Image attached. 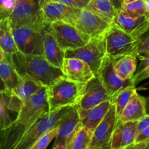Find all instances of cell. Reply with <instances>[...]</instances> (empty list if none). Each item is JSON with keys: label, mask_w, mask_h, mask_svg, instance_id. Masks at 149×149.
I'll return each mask as SVG.
<instances>
[{"label": "cell", "mask_w": 149, "mask_h": 149, "mask_svg": "<svg viewBox=\"0 0 149 149\" xmlns=\"http://www.w3.org/2000/svg\"><path fill=\"white\" fill-rule=\"evenodd\" d=\"M48 112L47 89L44 86L23 103L16 119L0 131V149H13L23 136Z\"/></svg>", "instance_id": "obj_1"}, {"label": "cell", "mask_w": 149, "mask_h": 149, "mask_svg": "<svg viewBox=\"0 0 149 149\" xmlns=\"http://www.w3.org/2000/svg\"><path fill=\"white\" fill-rule=\"evenodd\" d=\"M10 63L20 76L29 77L45 87L64 76L61 69L50 64L43 56L27 55L18 51L12 57Z\"/></svg>", "instance_id": "obj_2"}, {"label": "cell", "mask_w": 149, "mask_h": 149, "mask_svg": "<svg viewBox=\"0 0 149 149\" xmlns=\"http://www.w3.org/2000/svg\"><path fill=\"white\" fill-rule=\"evenodd\" d=\"M85 85L64 76L58 78L46 87L48 111L52 112L67 106L77 105L82 98Z\"/></svg>", "instance_id": "obj_3"}, {"label": "cell", "mask_w": 149, "mask_h": 149, "mask_svg": "<svg viewBox=\"0 0 149 149\" xmlns=\"http://www.w3.org/2000/svg\"><path fill=\"white\" fill-rule=\"evenodd\" d=\"M42 0H18L9 17L12 28L28 26L45 30L48 26L41 12Z\"/></svg>", "instance_id": "obj_4"}, {"label": "cell", "mask_w": 149, "mask_h": 149, "mask_svg": "<svg viewBox=\"0 0 149 149\" xmlns=\"http://www.w3.org/2000/svg\"><path fill=\"white\" fill-rule=\"evenodd\" d=\"M140 38H135L115 25H113L104 37L107 56L115 60L125 56L138 57L137 50Z\"/></svg>", "instance_id": "obj_5"}, {"label": "cell", "mask_w": 149, "mask_h": 149, "mask_svg": "<svg viewBox=\"0 0 149 149\" xmlns=\"http://www.w3.org/2000/svg\"><path fill=\"white\" fill-rule=\"evenodd\" d=\"M73 106H67L44 114L23 136L13 149H31L44 134L56 127Z\"/></svg>", "instance_id": "obj_6"}, {"label": "cell", "mask_w": 149, "mask_h": 149, "mask_svg": "<svg viewBox=\"0 0 149 149\" xmlns=\"http://www.w3.org/2000/svg\"><path fill=\"white\" fill-rule=\"evenodd\" d=\"M65 57L77 58L88 64L95 75L98 74L107 57L104 39L91 38L84 46L65 51Z\"/></svg>", "instance_id": "obj_7"}, {"label": "cell", "mask_w": 149, "mask_h": 149, "mask_svg": "<svg viewBox=\"0 0 149 149\" xmlns=\"http://www.w3.org/2000/svg\"><path fill=\"white\" fill-rule=\"evenodd\" d=\"M45 30L28 26L12 28L18 51L27 55L42 56Z\"/></svg>", "instance_id": "obj_8"}, {"label": "cell", "mask_w": 149, "mask_h": 149, "mask_svg": "<svg viewBox=\"0 0 149 149\" xmlns=\"http://www.w3.org/2000/svg\"><path fill=\"white\" fill-rule=\"evenodd\" d=\"M48 28L53 33L58 45L64 51L84 46L91 39L88 34L67 23H52L48 26Z\"/></svg>", "instance_id": "obj_9"}, {"label": "cell", "mask_w": 149, "mask_h": 149, "mask_svg": "<svg viewBox=\"0 0 149 149\" xmlns=\"http://www.w3.org/2000/svg\"><path fill=\"white\" fill-rule=\"evenodd\" d=\"M112 26L100 16L84 8L79 10L74 26L88 34L91 38L104 39Z\"/></svg>", "instance_id": "obj_10"}, {"label": "cell", "mask_w": 149, "mask_h": 149, "mask_svg": "<svg viewBox=\"0 0 149 149\" xmlns=\"http://www.w3.org/2000/svg\"><path fill=\"white\" fill-rule=\"evenodd\" d=\"M118 120L116 113V107L113 103L104 118L93 132L92 139L88 149H95L98 148L109 149V143Z\"/></svg>", "instance_id": "obj_11"}, {"label": "cell", "mask_w": 149, "mask_h": 149, "mask_svg": "<svg viewBox=\"0 0 149 149\" xmlns=\"http://www.w3.org/2000/svg\"><path fill=\"white\" fill-rule=\"evenodd\" d=\"M79 9L70 8L58 2L41 3V12L44 21L48 26L52 23L64 22L74 26Z\"/></svg>", "instance_id": "obj_12"}, {"label": "cell", "mask_w": 149, "mask_h": 149, "mask_svg": "<svg viewBox=\"0 0 149 149\" xmlns=\"http://www.w3.org/2000/svg\"><path fill=\"white\" fill-rule=\"evenodd\" d=\"M23 103L10 90L0 91V131L16 119Z\"/></svg>", "instance_id": "obj_13"}, {"label": "cell", "mask_w": 149, "mask_h": 149, "mask_svg": "<svg viewBox=\"0 0 149 149\" xmlns=\"http://www.w3.org/2000/svg\"><path fill=\"white\" fill-rule=\"evenodd\" d=\"M108 100L113 99L104 88L99 77L95 76L86 84L84 94L78 106L83 110H87Z\"/></svg>", "instance_id": "obj_14"}, {"label": "cell", "mask_w": 149, "mask_h": 149, "mask_svg": "<svg viewBox=\"0 0 149 149\" xmlns=\"http://www.w3.org/2000/svg\"><path fill=\"white\" fill-rule=\"evenodd\" d=\"M113 62V60L107 56L101 70L96 75L99 77L104 88L111 96L112 99L113 98L116 94H118L124 88L130 86H134L131 79L124 81L117 75L114 70Z\"/></svg>", "instance_id": "obj_15"}, {"label": "cell", "mask_w": 149, "mask_h": 149, "mask_svg": "<svg viewBox=\"0 0 149 149\" xmlns=\"http://www.w3.org/2000/svg\"><path fill=\"white\" fill-rule=\"evenodd\" d=\"M137 121L117 122L112 134L109 149H126L134 144L137 137Z\"/></svg>", "instance_id": "obj_16"}, {"label": "cell", "mask_w": 149, "mask_h": 149, "mask_svg": "<svg viewBox=\"0 0 149 149\" xmlns=\"http://www.w3.org/2000/svg\"><path fill=\"white\" fill-rule=\"evenodd\" d=\"M61 70L64 77L81 84H86L96 76L88 64L77 58L65 57Z\"/></svg>", "instance_id": "obj_17"}, {"label": "cell", "mask_w": 149, "mask_h": 149, "mask_svg": "<svg viewBox=\"0 0 149 149\" xmlns=\"http://www.w3.org/2000/svg\"><path fill=\"white\" fill-rule=\"evenodd\" d=\"M113 25L116 26L132 37L140 39L149 28V13L132 18L118 10Z\"/></svg>", "instance_id": "obj_18"}, {"label": "cell", "mask_w": 149, "mask_h": 149, "mask_svg": "<svg viewBox=\"0 0 149 149\" xmlns=\"http://www.w3.org/2000/svg\"><path fill=\"white\" fill-rule=\"evenodd\" d=\"M112 104L113 100H108L87 110H83L78 107V113L82 125L91 132H94L96 127L104 118Z\"/></svg>", "instance_id": "obj_19"}, {"label": "cell", "mask_w": 149, "mask_h": 149, "mask_svg": "<svg viewBox=\"0 0 149 149\" xmlns=\"http://www.w3.org/2000/svg\"><path fill=\"white\" fill-rule=\"evenodd\" d=\"M42 56L53 66L61 69L65 58V51L58 45L48 26L44 31Z\"/></svg>", "instance_id": "obj_20"}, {"label": "cell", "mask_w": 149, "mask_h": 149, "mask_svg": "<svg viewBox=\"0 0 149 149\" xmlns=\"http://www.w3.org/2000/svg\"><path fill=\"white\" fill-rule=\"evenodd\" d=\"M81 123L78 104L74 105L65 114L58 125V133L55 143L66 144L70 136L73 134Z\"/></svg>", "instance_id": "obj_21"}, {"label": "cell", "mask_w": 149, "mask_h": 149, "mask_svg": "<svg viewBox=\"0 0 149 149\" xmlns=\"http://www.w3.org/2000/svg\"><path fill=\"white\" fill-rule=\"evenodd\" d=\"M145 116H146L145 97L136 92L120 115L118 121H137Z\"/></svg>", "instance_id": "obj_22"}, {"label": "cell", "mask_w": 149, "mask_h": 149, "mask_svg": "<svg viewBox=\"0 0 149 149\" xmlns=\"http://www.w3.org/2000/svg\"><path fill=\"white\" fill-rule=\"evenodd\" d=\"M0 47L3 51L5 58L9 62L12 57L18 52L9 18L0 21Z\"/></svg>", "instance_id": "obj_23"}, {"label": "cell", "mask_w": 149, "mask_h": 149, "mask_svg": "<svg viewBox=\"0 0 149 149\" xmlns=\"http://www.w3.org/2000/svg\"><path fill=\"white\" fill-rule=\"evenodd\" d=\"M86 9L96 14L112 25L118 10L112 2V0H91Z\"/></svg>", "instance_id": "obj_24"}, {"label": "cell", "mask_w": 149, "mask_h": 149, "mask_svg": "<svg viewBox=\"0 0 149 149\" xmlns=\"http://www.w3.org/2000/svg\"><path fill=\"white\" fill-rule=\"evenodd\" d=\"M92 134L93 132L80 123L66 143V149H88Z\"/></svg>", "instance_id": "obj_25"}, {"label": "cell", "mask_w": 149, "mask_h": 149, "mask_svg": "<svg viewBox=\"0 0 149 149\" xmlns=\"http://www.w3.org/2000/svg\"><path fill=\"white\" fill-rule=\"evenodd\" d=\"M137 58L134 56H125L113 60L114 70L121 79L127 81L132 78L137 70Z\"/></svg>", "instance_id": "obj_26"}, {"label": "cell", "mask_w": 149, "mask_h": 149, "mask_svg": "<svg viewBox=\"0 0 149 149\" xmlns=\"http://www.w3.org/2000/svg\"><path fill=\"white\" fill-rule=\"evenodd\" d=\"M42 87L43 86L29 77H21L19 84L11 91L22 102H24L37 94Z\"/></svg>", "instance_id": "obj_27"}, {"label": "cell", "mask_w": 149, "mask_h": 149, "mask_svg": "<svg viewBox=\"0 0 149 149\" xmlns=\"http://www.w3.org/2000/svg\"><path fill=\"white\" fill-rule=\"evenodd\" d=\"M0 77L6 88L10 91L15 88L21 81L18 72L5 58L0 61Z\"/></svg>", "instance_id": "obj_28"}, {"label": "cell", "mask_w": 149, "mask_h": 149, "mask_svg": "<svg viewBox=\"0 0 149 149\" xmlns=\"http://www.w3.org/2000/svg\"><path fill=\"white\" fill-rule=\"evenodd\" d=\"M136 92L137 90L135 86L132 85L124 88L114 96L113 98V103L116 107V113L118 119L124 109Z\"/></svg>", "instance_id": "obj_29"}, {"label": "cell", "mask_w": 149, "mask_h": 149, "mask_svg": "<svg viewBox=\"0 0 149 149\" xmlns=\"http://www.w3.org/2000/svg\"><path fill=\"white\" fill-rule=\"evenodd\" d=\"M118 10L132 18L143 16L149 13L146 10L145 0H136L131 3L122 5L119 7Z\"/></svg>", "instance_id": "obj_30"}, {"label": "cell", "mask_w": 149, "mask_h": 149, "mask_svg": "<svg viewBox=\"0 0 149 149\" xmlns=\"http://www.w3.org/2000/svg\"><path fill=\"white\" fill-rule=\"evenodd\" d=\"M140 62L136 70L134 76L132 78L134 86L149 78V53L144 55L138 56Z\"/></svg>", "instance_id": "obj_31"}, {"label": "cell", "mask_w": 149, "mask_h": 149, "mask_svg": "<svg viewBox=\"0 0 149 149\" xmlns=\"http://www.w3.org/2000/svg\"><path fill=\"white\" fill-rule=\"evenodd\" d=\"M58 125L44 134L31 149H46L50 143L56 137L58 133Z\"/></svg>", "instance_id": "obj_32"}, {"label": "cell", "mask_w": 149, "mask_h": 149, "mask_svg": "<svg viewBox=\"0 0 149 149\" xmlns=\"http://www.w3.org/2000/svg\"><path fill=\"white\" fill-rule=\"evenodd\" d=\"M90 1L91 0H42V2H58L70 8L81 10L86 8Z\"/></svg>", "instance_id": "obj_33"}, {"label": "cell", "mask_w": 149, "mask_h": 149, "mask_svg": "<svg viewBox=\"0 0 149 149\" xmlns=\"http://www.w3.org/2000/svg\"><path fill=\"white\" fill-rule=\"evenodd\" d=\"M18 0H0V21L9 18Z\"/></svg>", "instance_id": "obj_34"}, {"label": "cell", "mask_w": 149, "mask_h": 149, "mask_svg": "<svg viewBox=\"0 0 149 149\" xmlns=\"http://www.w3.org/2000/svg\"><path fill=\"white\" fill-rule=\"evenodd\" d=\"M149 53V28L148 31L140 37L138 45L137 54L138 56L144 55Z\"/></svg>", "instance_id": "obj_35"}, {"label": "cell", "mask_w": 149, "mask_h": 149, "mask_svg": "<svg viewBox=\"0 0 149 149\" xmlns=\"http://www.w3.org/2000/svg\"><path fill=\"white\" fill-rule=\"evenodd\" d=\"M149 126V116L146 115L144 117L137 121V135L140 134L143 130Z\"/></svg>", "instance_id": "obj_36"}, {"label": "cell", "mask_w": 149, "mask_h": 149, "mask_svg": "<svg viewBox=\"0 0 149 149\" xmlns=\"http://www.w3.org/2000/svg\"><path fill=\"white\" fill-rule=\"evenodd\" d=\"M148 140H149V126L146 127L145 130H143L140 134H137L135 141H134V144L143 143Z\"/></svg>", "instance_id": "obj_37"}, {"label": "cell", "mask_w": 149, "mask_h": 149, "mask_svg": "<svg viewBox=\"0 0 149 149\" xmlns=\"http://www.w3.org/2000/svg\"><path fill=\"white\" fill-rule=\"evenodd\" d=\"M132 149H149V140L143 143L134 144L132 146Z\"/></svg>", "instance_id": "obj_38"}, {"label": "cell", "mask_w": 149, "mask_h": 149, "mask_svg": "<svg viewBox=\"0 0 149 149\" xmlns=\"http://www.w3.org/2000/svg\"><path fill=\"white\" fill-rule=\"evenodd\" d=\"M52 149H66V144L54 143Z\"/></svg>", "instance_id": "obj_39"}, {"label": "cell", "mask_w": 149, "mask_h": 149, "mask_svg": "<svg viewBox=\"0 0 149 149\" xmlns=\"http://www.w3.org/2000/svg\"><path fill=\"white\" fill-rule=\"evenodd\" d=\"M145 102H146V115L149 116V97H145Z\"/></svg>", "instance_id": "obj_40"}, {"label": "cell", "mask_w": 149, "mask_h": 149, "mask_svg": "<svg viewBox=\"0 0 149 149\" xmlns=\"http://www.w3.org/2000/svg\"><path fill=\"white\" fill-rule=\"evenodd\" d=\"M5 89H8V88H6L5 83L3 82V81H2L1 77H0V91H1V90H5Z\"/></svg>", "instance_id": "obj_41"}, {"label": "cell", "mask_w": 149, "mask_h": 149, "mask_svg": "<svg viewBox=\"0 0 149 149\" xmlns=\"http://www.w3.org/2000/svg\"><path fill=\"white\" fill-rule=\"evenodd\" d=\"M134 1H136V0H122V2H121V5H127V4L131 3V2H134Z\"/></svg>", "instance_id": "obj_42"}, {"label": "cell", "mask_w": 149, "mask_h": 149, "mask_svg": "<svg viewBox=\"0 0 149 149\" xmlns=\"http://www.w3.org/2000/svg\"><path fill=\"white\" fill-rule=\"evenodd\" d=\"M4 58H5V55H4V53L3 51H2V48L0 47V61H2V60H3Z\"/></svg>", "instance_id": "obj_43"}, {"label": "cell", "mask_w": 149, "mask_h": 149, "mask_svg": "<svg viewBox=\"0 0 149 149\" xmlns=\"http://www.w3.org/2000/svg\"><path fill=\"white\" fill-rule=\"evenodd\" d=\"M146 7L148 13H149V0H146Z\"/></svg>", "instance_id": "obj_44"}, {"label": "cell", "mask_w": 149, "mask_h": 149, "mask_svg": "<svg viewBox=\"0 0 149 149\" xmlns=\"http://www.w3.org/2000/svg\"><path fill=\"white\" fill-rule=\"evenodd\" d=\"M133 146V145H132ZM132 146H130V147H128V149H132Z\"/></svg>", "instance_id": "obj_45"}, {"label": "cell", "mask_w": 149, "mask_h": 149, "mask_svg": "<svg viewBox=\"0 0 149 149\" xmlns=\"http://www.w3.org/2000/svg\"><path fill=\"white\" fill-rule=\"evenodd\" d=\"M95 149H104V148H95Z\"/></svg>", "instance_id": "obj_46"}, {"label": "cell", "mask_w": 149, "mask_h": 149, "mask_svg": "<svg viewBox=\"0 0 149 149\" xmlns=\"http://www.w3.org/2000/svg\"><path fill=\"white\" fill-rule=\"evenodd\" d=\"M126 149H128V148H126Z\"/></svg>", "instance_id": "obj_47"}, {"label": "cell", "mask_w": 149, "mask_h": 149, "mask_svg": "<svg viewBox=\"0 0 149 149\" xmlns=\"http://www.w3.org/2000/svg\"><path fill=\"white\" fill-rule=\"evenodd\" d=\"M145 1H146V0H145Z\"/></svg>", "instance_id": "obj_48"}]
</instances>
